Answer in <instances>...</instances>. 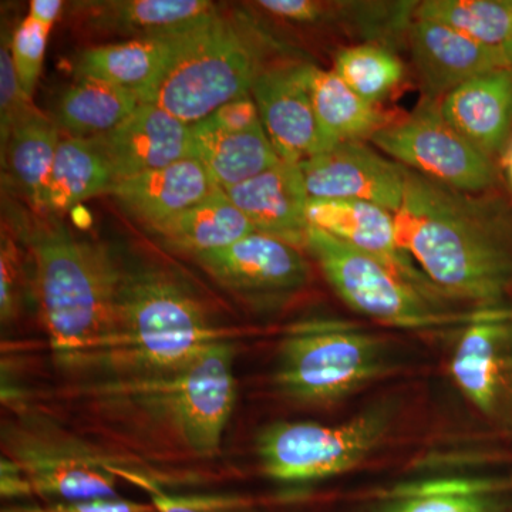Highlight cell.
<instances>
[{"label":"cell","instance_id":"29","mask_svg":"<svg viewBox=\"0 0 512 512\" xmlns=\"http://www.w3.org/2000/svg\"><path fill=\"white\" fill-rule=\"evenodd\" d=\"M136 92L94 79H76L57 99L53 120L66 136L94 138L110 133L133 114Z\"/></svg>","mask_w":512,"mask_h":512},{"label":"cell","instance_id":"16","mask_svg":"<svg viewBox=\"0 0 512 512\" xmlns=\"http://www.w3.org/2000/svg\"><path fill=\"white\" fill-rule=\"evenodd\" d=\"M306 215L309 227L372 256L430 298L447 301L400 245L392 212L370 202L309 200Z\"/></svg>","mask_w":512,"mask_h":512},{"label":"cell","instance_id":"21","mask_svg":"<svg viewBox=\"0 0 512 512\" xmlns=\"http://www.w3.org/2000/svg\"><path fill=\"white\" fill-rule=\"evenodd\" d=\"M220 190L195 158L134 175L114 185L110 194L128 217L147 231L190 210Z\"/></svg>","mask_w":512,"mask_h":512},{"label":"cell","instance_id":"38","mask_svg":"<svg viewBox=\"0 0 512 512\" xmlns=\"http://www.w3.org/2000/svg\"><path fill=\"white\" fill-rule=\"evenodd\" d=\"M63 6L62 0H32L29 18L50 32L62 15Z\"/></svg>","mask_w":512,"mask_h":512},{"label":"cell","instance_id":"6","mask_svg":"<svg viewBox=\"0 0 512 512\" xmlns=\"http://www.w3.org/2000/svg\"><path fill=\"white\" fill-rule=\"evenodd\" d=\"M394 369L384 340L348 320L292 323L279 343L274 383L291 402L329 406L348 399Z\"/></svg>","mask_w":512,"mask_h":512},{"label":"cell","instance_id":"2","mask_svg":"<svg viewBox=\"0 0 512 512\" xmlns=\"http://www.w3.org/2000/svg\"><path fill=\"white\" fill-rule=\"evenodd\" d=\"M10 221L56 365L72 373L99 370L124 269L106 245L76 237L55 218L15 210Z\"/></svg>","mask_w":512,"mask_h":512},{"label":"cell","instance_id":"35","mask_svg":"<svg viewBox=\"0 0 512 512\" xmlns=\"http://www.w3.org/2000/svg\"><path fill=\"white\" fill-rule=\"evenodd\" d=\"M33 107L35 106L32 104V99L26 96L16 76L10 47L5 46L3 42L0 50V140L2 144L8 140L16 124Z\"/></svg>","mask_w":512,"mask_h":512},{"label":"cell","instance_id":"37","mask_svg":"<svg viewBox=\"0 0 512 512\" xmlns=\"http://www.w3.org/2000/svg\"><path fill=\"white\" fill-rule=\"evenodd\" d=\"M207 120L212 126L225 131H235V133L252 130L262 124L258 106L252 96L228 101L207 117Z\"/></svg>","mask_w":512,"mask_h":512},{"label":"cell","instance_id":"27","mask_svg":"<svg viewBox=\"0 0 512 512\" xmlns=\"http://www.w3.org/2000/svg\"><path fill=\"white\" fill-rule=\"evenodd\" d=\"M148 232L163 247L197 258L227 248L256 231L225 191L218 190L207 200Z\"/></svg>","mask_w":512,"mask_h":512},{"label":"cell","instance_id":"12","mask_svg":"<svg viewBox=\"0 0 512 512\" xmlns=\"http://www.w3.org/2000/svg\"><path fill=\"white\" fill-rule=\"evenodd\" d=\"M346 512H512V478L474 471L424 474L369 491Z\"/></svg>","mask_w":512,"mask_h":512},{"label":"cell","instance_id":"26","mask_svg":"<svg viewBox=\"0 0 512 512\" xmlns=\"http://www.w3.org/2000/svg\"><path fill=\"white\" fill-rule=\"evenodd\" d=\"M60 138L55 120L33 107L2 144V164L10 183L40 214L45 212L47 184Z\"/></svg>","mask_w":512,"mask_h":512},{"label":"cell","instance_id":"28","mask_svg":"<svg viewBox=\"0 0 512 512\" xmlns=\"http://www.w3.org/2000/svg\"><path fill=\"white\" fill-rule=\"evenodd\" d=\"M116 177L94 138L62 136L47 184L45 212H66L80 202L110 194Z\"/></svg>","mask_w":512,"mask_h":512},{"label":"cell","instance_id":"25","mask_svg":"<svg viewBox=\"0 0 512 512\" xmlns=\"http://www.w3.org/2000/svg\"><path fill=\"white\" fill-rule=\"evenodd\" d=\"M306 83L325 151L342 143H366L397 117L357 96L333 70L308 63Z\"/></svg>","mask_w":512,"mask_h":512},{"label":"cell","instance_id":"18","mask_svg":"<svg viewBox=\"0 0 512 512\" xmlns=\"http://www.w3.org/2000/svg\"><path fill=\"white\" fill-rule=\"evenodd\" d=\"M406 45L424 97L440 101L478 74L505 67L503 52L474 42L441 23L413 16Z\"/></svg>","mask_w":512,"mask_h":512},{"label":"cell","instance_id":"11","mask_svg":"<svg viewBox=\"0 0 512 512\" xmlns=\"http://www.w3.org/2000/svg\"><path fill=\"white\" fill-rule=\"evenodd\" d=\"M450 375L468 402L512 427V311L508 303L473 308L450 357Z\"/></svg>","mask_w":512,"mask_h":512},{"label":"cell","instance_id":"20","mask_svg":"<svg viewBox=\"0 0 512 512\" xmlns=\"http://www.w3.org/2000/svg\"><path fill=\"white\" fill-rule=\"evenodd\" d=\"M256 232L305 247L309 195L301 164L282 160L247 183L225 191Z\"/></svg>","mask_w":512,"mask_h":512},{"label":"cell","instance_id":"31","mask_svg":"<svg viewBox=\"0 0 512 512\" xmlns=\"http://www.w3.org/2000/svg\"><path fill=\"white\" fill-rule=\"evenodd\" d=\"M414 16L501 49L512 29V0H424L417 3Z\"/></svg>","mask_w":512,"mask_h":512},{"label":"cell","instance_id":"4","mask_svg":"<svg viewBox=\"0 0 512 512\" xmlns=\"http://www.w3.org/2000/svg\"><path fill=\"white\" fill-rule=\"evenodd\" d=\"M234 357L228 340L181 369L104 377L84 394L110 412L146 417L194 456L212 457L220 451L237 402Z\"/></svg>","mask_w":512,"mask_h":512},{"label":"cell","instance_id":"15","mask_svg":"<svg viewBox=\"0 0 512 512\" xmlns=\"http://www.w3.org/2000/svg\"><path fill=\"white\" fill-rule=\"evenodd\" d=\"M306 66L278 60L259 76L251 93L266 136L288 163L301 164L325 151L306 83Z\"/></svg>","mask_w":512,"mask_h":512},{"label":"cell","instance_id":"36","mask_svg":"<svg viewBox=\"0 0 512 512\" xmlns=\"http://www.w3.org/2000/svg\"><path fill=\"white\" fill-rule=\"evenodd\" d=\"M2 512H157L153 504L138 503L127 498L80 501V503H43L13 505Z\"/></svg>","mask_w":512,"mask_h":512},{"label":"cell","instance_id":"5","mask_svg":"<svg viewBox=\"0 0 512 512\" xmlns=\"http://www.w3.org/2000/svg\"><path fill=\"white\" fill-rule=\"evenodd\" d=\"M278 43L252 16L221 13L195 26L163 79L144 96L184 123L210 117L228 101L251 96L256 80L278 62Z\"/></svg>","mask_w":512,"mask_h":512},{"label":"cell","instance_id":"34","mask_svg":"<svg viewBox=\"0 0 512 512\" xmlns=\"http://www.w3.org/2000/svg\"><path fill=\"white\" fill-rule=\"evenodd\" d=\"M144 491L157 512H259L251 501L237 495L171 494L160 483H148Z\"/></svg>","mask_w":512,"mask_h":512},{"label":"cell","instance_id":"1","mask_svg":"<svg viewBox=\"0 0 512 512\" xmlns=\"http://www.w3.org/2000/svg\"><path fill=\"white\" fill-rule=\"evenodd\" d=\"M406 170L394 214L400 245L447 301L507 303L512 288V202L468 194Z\"/></svg>","mask_w":512,"mask_h":512},{"label":"cell","instance_id":"23","mask_svg":"<svg viewBox=\"0 0 512 512\" xmlns=\"http://www.w3.org/2000/svg\"><path fill=\"white\" fill-rule=\"evenodd\" d=\"M190 30L90 47L77 57L76 79L114 84L136 92L143 101L144 96L163 79Z\"/></svg>","mask_w":512,"mask_h":512},{"label":"cell","instance_id":"14","mask_svg":"<svg viewBox=\"0 0 512 512\" xmlns=\"http://www.w3.org/2000/svg\"><path fill=\"white\" fill-rule=\"evenodd\" d=\"M195 259L224 288L255 301L289 298L311 276L301 248L261 232Z\"/></svg>","mask_w":512,"mask_h":512},{"label":"cell","instance_id":"9","mask_svg":"<svg viewBox=\"0 0 512 512\" xmlns=\"http://www.w3.org/2000/svg\"><path fill=\"white\" fill-rule=\"evenodd\" d=\"M330 288L352 311L392 328L431 332L453 325L454 313L380 264L332 235L309 227L305 247Z\"/></svg>","mask_w":512,"mask_h":512},{"label":"cell","instance_id":"40","mask_svg":"<svg viewBox=\"0 0 512 512\" xmlns=\"http://www.w3.org/2000/svg\"><path fill=\"white\" fill-rule=\"evenodd\" d=\"M501 52H503L505 67L512 70V29L507 40H505L503 47H501Z\"/></svg>","mask_w":512,"mask_h":512},{"label":"cell","instance_id":"10","mask_svg":"<svg viewBox=\"0 0 512 512\" xmlns=\"http://www.w3.org/2000/svg\"><path fill=\"white\" fill-rule=\"evenodd\" d=\"M370 143L407 170L454 190L483 194L497 187L495 161L444 119L437 100L423 97L412 113L396 117Z\"/></svg>","mask_w":512,"mask_h":512},{"label":"cell","instance_id":"24","mask_svg":"<svg viewBox=\"0 0 512 512\" xmlns=\"http://www.w3.org/2000/svg\"><path fill=\"white\" fill-rule=\"evenodd\" d=\"M192 158L210 174L222 191L247 183L281 163L264 126L248 131H225L207 119L191 126Z\"/></svg>","mask_w":512,"mask_h":512},{"label":"cell","instance_id":"8","mask_svg":"<svg viewBox=\"0 0 512 512\" xmlns=\"http://www.w3.org/2000/svg\"><path fill=\"white\" fill-rule=\"evenodd\" d=\"M393 419L394 404L382 402L335 426L276 421L256 437L259 466L279 484H311L342 476L382 446Z\"/></svg>","mask_w":512,"mask_h":512},{"label":"cell","instance_id":"7","mask_svg":"<svg viewBox=\"0 0 512 512\" xmlns=\"http://www.w3.org/2000/svg\"><path fill=\"white\" fill-rule=\"evenodd\" d=\"M2 450V458L22 474L25 500H107L120 497V481L138 485L144 478H157L35 416L19 417L3 427Z\"/></svg>","mask_w":512,"mask_h":512},{"label":"cell","instance_id":"32","mask_svg":"<svg viewBox=\"0 0 512 512\" xmlns=\"http://www.w3.org/2000/svg\"><path fill=\"white\" fill-rule=\"evenodd\" d=\"M18 239L2 232L0 242V319L8 325L16 319L23 305L26 286L30 284L28 262Z\"/></svg>","mask_w":512,"mask_h":512},{"label":"cell","instance_id":"33","mask_svg":"<svg viewBox=\"0 0 512 512\" xmlns=\"http://www.w3.org/2000/svg\"><path fill=\"white\" fill-rule=\"evenodd\" d=\"M49 33V30L42 28L29 16L20 22L13 33L12 45H10L13 67H15L20 86L30 99L35 93L40 72H42Z\"/></svg>","mask_w":512,"mask_h":512},{"label":"cell","instance_id":"39","mask_svg":"<svg viewBox=\"0 0 512 512\" xmlns=\"http://www.w3.org/2000/svg\"><path fill=\"white\" fill-rule=\"evenodd\" d=\"M501 167H503L505 180H507L508 190L512 194V140L508 147L505 148L503 156H501Z\"/></svg>","mask_w":512,"mask_h":512},{"label":"cell","instance_id":"41","mask_svg":"<svg viewBox=\"0 0 512 512\" xmlns=\"http://www.w3.org/2000/svg\"><path fill=\"white\" fill-rule=\"evenodd\" d=\"M507 303H508V306H510L511 311H512V288H511L510 296H508Z\"/></svg>","mask_w":512,"mask_h":512},{"label":"cell","instance_id":"13","mask_svg":"<svg viewBox=\"0 0 512 512\" xmlns=\"http://www.w3.org/2000/svg\"><path fill=\"white\" fill-rule=\"evenodd\" d=\"M309 200L363 201L396 214L406 190V170L363 141L342 143L302 161Z\"/></svg>","mask_w":512,"mask_h":512},{"label":"cell","instance_id":"17","mask_svg":"<svg viewBox=\"0 0 512 512\" xmlns=\"http://www.w3.org/2000/svg\"><path fill=\"white\" fill-rule=\"evenodd\" d=\"M94 140L109 160L116 184L192 158L190 124L154 103H141L120 126Z\"/></svg>","mask_w":512,"mask_h":512},{"label":"cell","instance_id":"19","mask_svg":"<svg viewBox=\"0 0 512 512\" xmlns=\"http://www.w3.org/2000/svg\"><path fill=\"white\" fill-rule=\"evenodd\" d=\"M439 107L461 136L495 161L512 140V70L478 74L451 90Z\"/></svg>","mask_w":512,"mask_h":512},{"label":"cell","instance_id":"3","mask_svg":"<svg viewBox=\"0 0 512 512\" xmlns=\"http://www.w3.org/2000/svg\"><path fill=\"white\" fill-rule=\"evenodd\" d=\"M228 340L227 330L171 276L148 268L124 271L116 323L99 370L106 377L170 372Z\"/></svg>","mask_w":512,"mask_h":512},{"label":"cell","instance_id":"22","mask_svg":"<svg viewBox=\"0 0 512 512\" xmlns=\"http://www.w3.org/2000/svg\"><path fill=\"white\" fill-rule=\"evenodd\" d=\"M72 10L94 32L143 39L187 32L218 8L210 0H87Z\"/></svg>","mask_w":512,"mask_h":512},{"label":"cell","instance_id":"30","mask_svg":"<svg viewBox=\"0 0 512 512\" xmlns=\"http://www.w3.org/2000/svg\"><path fill=\"white\" fill-rule=\"evenodd\" d=\"M333 72L369 103L382 106L406 80V66L394 47L356 43L338 50Z\"/></svg>","mask_w":512,"mask_h":512}]
</instances>
